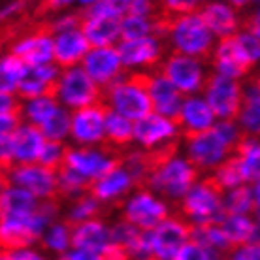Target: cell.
<instances>
[{"label":"cell","instance_id":"cell-3","mask_svg":"<svg viewBox=\"0 0 260 260\" xmlns=\"http://www.w3.org/2000/svg\"><path fill=\"white\" fill-rule=\"evenodd\" d=\"M215 34L209 30L198 12L176 15L170 25L168 42L172 49L194 59H211L215 49Z\"/></svg>","mask_w":260,"mask_h":260},{"label":"cell","instance_id":"cell-4","mask_svg":"<svg viewBox=\"0 0 260 260\" xmlns=\"http://www.w3.org/2000/svg\"><path fill=\"white\" fill-rule=\"evenodd\" d=\"M222 196H224V192L211 181V177H204L177 204V209H179L177 215H181L192 226L221 222L222 217L226 215Z\"/></svg>","mask_w":260,"mask_h":260},{"label":"cell","instance_id":"cell-33","mask_svg":"<svg viewBox=\"0 0 260 260\" xmlns=\"http://www.w3.org/2000/svg\"><path fill=\"white\" fill-rule=\"evenodd\" d=\"M243 134L260 138V91L253 83L245 89V100L238 117Z\"/></svg>","mask_w":260,"mask_h":260},{"label":"cell","instance_id":"cell-16","mask_svg":"<svg viewBox=\"0 0 260 260\" xmlns=\"http://www.w3.org/2000/svg\"><path fill=\"white\" fill-rule=\"evenodd\" d=\"M162 40L156 36H145L138 40H121L119 53L124 68H140V70H155L162 62Z\"/></svg>","mask_w":260,"mask_h":260},{"label":"cell","instance_id":"cell-53","mask_svg":"<svg viewBox=\"0 0 260 260\" xmlns=\"http://www.w3.org/2000/svg\"><path fill=\"white\" fill-rule=\"evenodd\" d=\"M226 2L230 4V6H234L236 10H238V8H245L249 2H253V0H226Z\"/></svg>","mask_w":260,"mask_h":260},{"label":"cell","instance_id":"cell-51","mask_svg":"<svg viewBox=\"0 0 260 260\" xmlns=\"http://www.w3.org/2000/svg\"><path fill=\"white\" fill-rule=\"evenodd\" d=\"M57 260H104V256L98 253H92V251L72 247L70 251H66L64 254H60Z\"/></svg>","mask_w":260,"mask_h":260},{"label":"cell","instance_id":"cell-18","mask_svg":"<svg viewBox=\"0 0 260 260\" xmlns=\"http://www.w3.org/2000/svg\"><path fill=\"white\" fill-rule=\"evenodd\" d=\"M236 34L219 40V44L215 46L213 55H211V66H213V72H217V74H222V76H228V78L241 81V79L247 78L251 74L254 66L243 55Z\"/></svg>","mask_w":260,"mask_h":260},{"label":"cell","instance_id":"cell-38","mask_svg":"<svg viewBox=\"0 0 260 260\" xmlns=\"http://www.w3.org/2000/svg\"><path fill=\"white\" fill-rule=\"evenodd\" d=\"M209 177H211V181H213L222 192H226V190L236 189V187H240V185H245V183H247L245 181V177H243L241 166H240V162H238V158H236L234 153L228 156L219 168L213 170V172L209 174Z\"/></svg>","mask_w":260,"mask_h":260},{"label":"cell","instance_id":"cell-48","mask_svg":"<svg viewBox=\"0 0 260 260\" xmlns=\"http://www.w3.org/2000/svg\"><path fill=\"white\" fill-rule=\"evenodd\" d=\"M76 0H42L40 2L36 13L38 15H47V13H57L66 10L68 6H72Z\"/></svg>","mask_w":260,"mask_h":260},{"label":"cell","instance_id":"cell-17","mask_svg":"<svg viewBox=\"0 0 260 260\" xmlns=\"http://www.w3.org/2000/svg\"><path fill=\"white\" fill-rule=\"evenodd\" d=\"M181 136L176 121L160 113H149L134 123V140L142 149H155Z\"/></svg>","mask_w":260,"mask_h":260},{"label":"cell","instance_id":"cell-39","mask_svg":"<svg viewBox=\"0 0 260 260\" xmlns=\"http://www.w3.org/2000/svg\"><path fill=\"white\" fill-rule=\"evenodd\" d=\"M224 213L226 215H253L254 211V196L253 189L245 185H240L236 189H230L222 196Z\"/></svg>","mask_w":260,"mask_h":260},{"label":"cell","instance_id":"cell-11","mask_svg":"<svg viewBox=\"0 0 260 260\" xmlns=\"http://www.w3.org/2000/svg\"><path fill=\"white\" fill-rule=\"evenodd\" d=\"M2 181L23 187L32 192L38 200H55L59 198V181L57 172L36 164H19L8 172H2Z\"/></svg>","mask_w":260,"mask_h":260},{"label":"cell","instance_id":"cell-2","mask_svg":"<svg viewBox=\"0 0 260 260\" xmlns=\"http://www.w3.org/2000/svg\"><path fill=\"white\" fill-rule=\"evenodd\" d=\"M198 181H200V170L187 156L176 155L151 174L145 189L153 190L166 202L179 204Z\"/></svg>","mask_w":260,"mask_h":260},{"label":"cell","instance_id":"cell-15","mask_svg":"<svg viewBox=\"0 0 260 260\" xmlns=\"http://www.w3.org/2000/svg\"><path fill=\"white\" fill-rule=\"evenodd\" d=\"M81 66L102 89H108L111 83H115L124 76L123 59L115 46L92 47Z\"/></svg>","mask_w":260,"mask_h":260},{"label":"cell","instance_id":"cell-42","mask_svg":"<svg viewBox=\"0 0 260 260\" xmlns=\"http://www.w3.org/2000/svg\"><path fill=\"white\" fill-rule=\"evenodd\" d=\"M145 36H155L153 17L128 13L121 19V40H138Z\"/></svg>","mask_w":260,"mask_h":260},{"label":"cell","instance_id":"cell-45","mask_svg":"<svg viewBox=\"0 0 260 260\" xmlns=\"http://www.w3.org/2000/svg\"><path fill=\"white\" fill-rule=\"evenodd\" d=\"M238 38V44H240L243 55L247 57V60L253 66H256L260 62V40L254 36V34L247 32V30H240L236 34Z\"/></svg>","mask_w":260,"mask_h":260},{"label":"cell","instance_id":"cell-54","mask_svg":"<svg viewBox=\"0 0 260 260\" xmlns=\"http://www.w3.org/2000/svg\"><path fill=\"white\" fill-rule=\"evenodd\" d=\"M81 6L89 8V6H94V4H98V2H102V0H78Z\"/></svg>","mask_w":260,"mask_h":260},{"label":"cell","instance_id":"cell-43","mask_svg":"<svg viewBox=\"0 0 260 260\" xmlns=\"http://www.w3.org/2000/svg\"><path fill=\"white\" fill-rule=\"evenodd\" d=\"M66 153H68V145L64 142H51V140H47L44 153L40 156V164L53 170V172H59L64 166Z\"/></svg>","mask_w":260,"mask_h":260},{"label":"cell","instance_id":"cell-30","mask_svg":"<svg viewBox=\"0 0 260 260\" xmlns=\"http://www.w3.org/2000/svg\"><path fill=\"white\" fill-rule=\"evenodd\" d=\"M106 143L119 151L130 149L134 140V121L126 119L117 111L110 110L106 119Z\"/></svg>","mask_w":260,"mask_h":260},{"label":"cell","instance_id":"cell-55","mask_svg":"<svg viewBox=\"0 0 260 260\" xmlns=\"http://www.w3.org/2000/svg\"><path fill=\"white\" fill-rule=\"evenodd\" d=\"M251 83H253L254 87H256V89H258V91H260V74H258V76H256V78L253 79V81H251Z\"/></svg>","mask_w":260,"mask_h":260},{"label":"cell","instance_id":"cell-40","mask_svg":"<svg viewBox=\"0 0 260 260\" xmlns=\"http://www.w3.org/2000/svg\"><path fill=\"white\" fill-rule=\"evenodd\" d=\"M59 98L55 96H40L26 100L25 102V119L26 123H32L36 126H42L47 119L55 115V111L60 108Z\"/></svg>","mask_w":260,"mask_h":260},{"label":"cell","instance_id":"cell-26","mask_svg":"<svg viewBox=\"0 0 260 260\" xmlns=\"http://www.w3.org/2000/svg\"><path fill=\"white\" fill-rule=\"evenodd\" d=\"M198 13L202 15V19L206 21L209 30L215 34V38L222 40L240 32L241 19L238 15V10L226 2H219V0L206 2L200 6Z\"/></svg>","mask_w":260,"mask_h":260},{"label":"cell","instance_id":"cell-5","mask_svg":"<svg viewBox=\"0 0 260 260\" xmlns=\"http://www.w3.org/2000/svg\"><path fill=\"white\" fill-rule=\"evenodd\" d=\"M121 219L140 230H153L166 221L172 211L170 204L149 189H136L119 206Z\"/></svg>","mask_w":260,"mask_h":260},{"label":"cell","instance_id":"cell-28","mask_svg":"<svg viewBox=\"0 0 260 260\" xmlns=\"http://www.w3.org/2000/svg\"><path fill=\"white\" fill-rule=\"evenodd\" d=\"M221 226L232 249L243 247L260 240V226L253 215H224Z\"/></svg>","mask_w":260,"mask_h":260},{"label":"cell","instance_id":"cell-22","mask_svg":"<svg viewBox=\"0 0 260 260\" xmlns=\"http://www.w3.org/2000/svg\"><path fill=\"white\" fill-rule=\"evenodd\" d=\"M215 123H217V117H215L213 110H211V106L208 104L206 98L196 96V94L194 96H185L181 113L176 121L183 140L213 128Z\"/></svg>","mask_w":260,"mask_h":260},{"label":"cell","instance_id":"cell-57","mask_svg":"<svg viewBox=\"0 0 260 260\" xmlns=\"http://www.w3.org/2000/svg\"><path fill=\"white\" fill-rule=\"evenodd\" d=\"M253 2H256V4H258V6H260V0H253Z\"/></svg>","mask_w":260,"mask_h":260},{"label":"cell","instance_id":"cell-20","mask_svg":"<svg viewBox=\"0 0 260 260\" xmlns=\"http://www.w3.org/2000/svg\"><path fill=\"white\" fill-rule=\"evenodd\" d=\"M60 70L57 64H42V66H28L25 78L21 81V87L17 91V96L26 102L40 96H55L59 89Z\"/></svg>","mask_w":260,"mask_h":260},{"label":"cell","instance_id":"cell-50","mask_svg":"<svg viewBox=\"0 0 260 260\" xmlns=\"http://www.w3.org/2000/svg\"><path fill=\"white\" fill-rule=\"evenodd\" d=\"M241 30H247L260 40V6L254 8L253 13L241 17Z\"/></svg>","mask_w":260,"mask_h":260},{"label":"cell","instance_id":"cell-52","mask_svg":"<svg viewBox=\"0 0 260 260\" xmlns=\"http://www.w3.org/2000/svg\"><path fill=\"white\" fill-rule=\"evenodd\" d=\"M251 189H253V196H254L253 217H254V221L258 222V226H260V179H258V181H254L253 185H251Z\"/></svg>","mask_w":260,"mask_h":260},{"label":"cell","instance_id":"cell-19","mask_svg":"<svg viewBox=\"0 0 260 260\" xmlns=\"http://www.w3.org/2000/svg\"><path fill=\"white\" fill-rule=\"evenodd\" d=\"M92 49L89 38L79 28H72L66 32H59L53 36V51H55V64L60 70L74 68L83 64L85 57Z\"/></svg>","mask_w":260,"mask_h":260},{"label":"cell","instance_id":"cell-47","mask_svg":"<svg viewBox=\"0 0 260 260\" xmlns=\"http://www.w3.org/2000/svg\"><path fill=\"white\" fill-rule=\"evenodd\" d=\"M228 260H260V243L254 241V243L234 249Z\"/></svg>","mask_w":260,"mask_h":260},{"label":"cell","instance_id":"cell-36","mask_svg":"<svg viewBox=\"0 0 260 260\" xmlns=\"http://www.w3.org/2000/svg\"><path fill=\"white\" fill-rule=\"evenodd\" d=\"M192 240L200 241L202 245L211 249L217 256L224 253H232L234 249L230 245L224 230H222L221 222H213V224H204V226H192Z\"/></svg>","mask_w":260,"mask_h":260},{"label":"cell","instance_id":"cell-58","mask_svg":"<svg viewBox=\"0 0 260 260\" xmlns=\"http://www.w3.org/2000/svg\"><path fill=\"white\" fill-rule=\"evenodd\" d=\"M217 260H224V258H217Z\"/></svg>","mask_w":260,"mask_h":260},{"label":"cell","instance_id":"cell-46","mask_svg":"<svg viewBox=\"0 0 260 260\" xmlns=\"http://www.w3.org/2000/svg\"><path fill=\"white\" fill-rule=\"evenodd\" d=\"M0 260H51L46 251L36 247H21V249H4Z\"/></svg>","mask_w":260,"mask_h":260},{"label":"cell","instance_id":"cell-24","mask_svg":"<svg viewBox=\"0 0 260 260\" xmlns=\"http://www.w3.org/2000/svg\"><path fill=\"white\" fill-rule=\"evenodd\" d=\"M136 181L128 170L124 168L123 162L117 168L108 172L106 176L91 183V192L96 200H100L104 206H111L115 202H121L123 198H128L130 190H136Z\"/></svg>","mask_w":260,"mask_h":260},{"label":"cell","instance_id":"cell-31","mask_svg":"<svg viewBox=\"0 0 260 260\" xmlns=\"http://www.w3.org/2000/svg\"><path fill=\"white\" fill-rule=\"evenodd\" d=\"M234 155L241 166L243 177L247 183H254L260 179V138L245 136L241 138Z\"/></svg>","mask_w":260,"mask_h":260},{"label":"cell","instance_id":"cell-9","mask_svg":"<svg viewBox=\"0 0 260 260\" xmlns=\"http://www.w3.org/2000/svg\"><path fill=\"white\" fill-rule=\"evenodd\" d=\"M234 153V147L219 134V130L209 128L206 132L185 138V156L200 172H213Z\"/></svg>","mask_w":260,"mask_h":260},{"label":"cell","instance_id":"cell-44","mask_svg":"<svg viewBox=\"0 0 260 260\" xmlns=\"http://www.w3.org/2000/svg\"><path fill=\"white\" fill-rule=\"evenodd\" d=\"M217 258H221V256H217L211 249H208L206 245H202L200 241L190 240L183 245L181 251H179L172 260H217Z\"/></svg>","mask_w":260,"mask_h":260},{"label":"cell","instance_id":"cell-41","mask_svg":"<svg viewBox=\"0 0 260 260\" xmlns=\"http://www.w3.org/2000/svg\"><path fill=\"white\" fill-rule=\"evenodd\" d=\"M40 130L51 142H64L72 132V111L64 106H60L59 110L55 111V115L40 126Z\"/></svg>","mask_w":260,"mask_h":260},{"label":"cell","instance_id":"cell-10","mask_svg":"<svg viewBox=\"0 0 260 260\" xmlns=\"http://www.w3.org/2000/svg\"><path fill=\"white\" fill-rule=\"evenodd\" d=\"M156 70L168 78L185 96H194L196 92L204 91L209 76L204 70V60L177 51L170 53Z\"/></svg>","mask_w":260,"mask_h":260},{"label":"cell","instance_id":"cell-13","mask_svg":"<svg viewBox=\"0 0 260 260\" xmlns=\"http://www.w3.org/2000/svg\"><path fill=\"white\" fill-rule=\"evenodd\" d=\"M190 240H192V224H189L181 215H170L166 221L149 230L151 256L172 260Z\"/></svg>","mask_w":260,"mask_h":260},{"label":"cell","instance_id":"cell-21","mask_svg":"<svg viewBox=\"0 0 260 260\" xmlns=\"http://www.w3.org/2000/svg\"><path fill=\"white\" fill-rule=\"evenodd\" d=\"M8 136H10V143H12L13 166L40 162V156L44 153L47 142V138L44 136L40 126L32 123H23L13 134H8Z\"/></svg>","mask_w":260,"mask_h":260},{"label":"cell","instance_id":"cell-59","mask_svg":"<svg viewBox=\"0 0 260 260\" xmlns=\"http://www.w3.org/2000/svg\"><path fill=\"white\" fill-rule=\"evenodd\" d=\"M258 243H260V240H258Z\"/></svg>","mask_w":260,"mask_h":260},{"label":"cell","instance_id":"cell-23","mask_svg":"<svg viewBox=\"0 0 260 260\" xmlns=\"http://www.w3.org/2000/svg\"><path fill=\"white\" fill-rule=\"evenodd\" d=\"M81 13V30L92 47H108L121 42V19L108 13H96L85 8Z\"/></svg>","mask_w":260,"mask_h":260},{"label":"cell","instance_id":"cell-32","mask_svg":"<svg viewBox=\"0 0 260 260\" xmlns=\"http://www.w3.org/2000/svg\"><path fill=\"white\" fill-rule=\"evenodd\" d=\"M26 70H28V64L17 55H13V53L4 55L2 62H0V92L2 94H17Z\"/></svg>","mask_w":260,"mask_h":260},{"label":"cell","instance_id":"cell-37","mask_svg":"<svg viewBox=\"0 0 260 260\" xmlns=\"http://www.w3.org/2000/svg\"><path fill=\"white\" fill-rule=\"evenodd\" d=\"M57 181H59V200L72 202L91 190V181L68 166H62L57 172Z\"/></svg>","mask_w":260,"mask_h":260},{"label":"cell","instance_id":"cell-35","mask_svg":"<svg viewBox=\"0 0 260 260\" xmlns=\"http://www.w3.org/2000/svg\"><path fill=\"white\" fill-rule=\"evenodd\" d=\"M102 208H104V204L96 200L91 192H87V194L79 196V198L70 202V206H68L64 213V221L70 222L72 226H76V224H81L85 221L98 219L100 213L104 211Z\"/></svg>","mask_w":260,"mask_h":260},{"label":"cell","instance_id":"cell-27","mask_svg":"<svg viewBox=\"0 0 260 260\" xmlns=\"http://www.w3.org/2000/svg\"><path fill=\"white\" fill-rule=\"evenodd\" d=\"M111 243V224L100 217L72 226V247L104 254Z\"/></svg>","mask_w":260,"mask_h":260},{"label":"cell","instance_id":"cell-8","mask_svg":"<svg viewBox=\"0 0 260 260\" xmlns=\"http://www.w3.org/2000/svg\"><path fill=\"white\" fill-rule=\"evenodd\" d=\"M57 98L64 108L76 111L104 100V89L83 70V66H74L60 74Z\"/></svg>","mask_w":260,"mask_h":260},{"label":"cell","instance_id":"cell-14","mask_svg":"<svg viewBox=\"0 0 260 260\" xmlns=\"http://www.w3.org/2000/svg\"><path fill=\"white\" fill-rule=\"evenodd\" d=\"M10 53L17 55L28 66H42L55 62L53 34L47 23H40L30 32L21 34L10 47Z\"/></svg>","mask_w":260,"mask_h":260},{"label":"cell","instance_id":"cell-12","mask_svg":"<svg viewBox=\"0 0 260 260\" xmlns=\"http://www.w3.org/2000/svg\"><path fill=\"white\" fill-rule=\"evenodd\" d=\"M110 106L106 100L96 104L72 111V132L70 138L76 145L91 147L106 143V119L110 113Z\"/></svg>","mask_w":260,"mask_h":260},{"label":"cell","instance_id":"cell-1","mask_svg":"<svg viewBox=\"0 0 260 260\" xmlns=\"http://www.w3.org/2000/svg\"><path fill=\"white\" fill-rule=\"evenodd\" d=\"M151 70H136L124 74L123 78L104 89V100L113 111L136 123L138 119L153 113V102L149 94Z\"/></svg>","mask_w":260,"mask_h":260},{"label":"cell","instance_id":"cell-34","mask_svg":"<svg viewBox=\"0 0 260 260\" xmlns=\"http://www.w3.org/2000/svg\"><path fill=\"white\" fill-rule=\"evenodd\" d=\"M42 249L47 254H55L59 258L60 254H64L66 251L72 249V224L62 221H55L51 226L47 228L44 236H42Z\"/></svg>","mask_w":260,"mask_h":260},{"label":"cell","instance_id":"cell-7","mask_svg":"<svg viewBox=\"0 0 260 260\" xmlns=\"http://www.w3.org/2000/svg\"><path fill=\"white\" fill-rule=\"evenodd\" d=\"M204 98L211 106L217 121H238L245 100V89L240 79L213 72L208 76L204 87Z\"/></svg>","mask_w":260,"mask_h":260},{"label":"cell","instance_id":"cell-6","mask_svg":"<svg viewBox=\"0 0 260 260\" xmlns=\"http://www.w3.org/2000/svg\"><path fill=\"white\" fill-rule=\"evenodd\" d=\"M123 153L124 151L113 149L108 143L91 145V147L76 145V147H68L64 166L76 170L78 174L92 183L113 168H117L123 160Z\"/></svg>","mask_w":260,"mask_h":260},{"label":"cell","instance_id":"cell-25","mask_svg":"<svg viewBox=\"0 0 260 260\" xmlns=\"http://www.w3.org/2000/svg\"><path fill=\"white\" fill-rule=\"evenodd\" d=\"M149 94L153 102V110L164 117L177 121L181 113L185 94L168 78H164L160 72H153V78L149 83Z\"/></svg>","mask_w":260,"mask_h":260},{"label":"cell","instance_id":"cell-56","mask_svg":"<svg viewBox=\"0 0 260 260\" xmlns=\"http://www.w3.org/2000/svg\"><path fill=\"white\" fill-rule=\"evenodd\" d=\"M138 260H160V258H156V256H143V258H138Z\"/></svg>","mask_w":260,"mask_h":260},{"label":"cell","instance_id":"cell-29","mask_svg":"<svg viewBox=\"0 0 260 260\" xmlns=\"http://www.w3.org/2000/svg\"><path fill=\"white\" fill-rule=\"evenodd\" d=\"M40 206V200L32 192L23 187L2 181V194H0V213L2 215H21L32 213Z\"/></svg>","mask_w":260,"mask_h":260},{"label":"cell","instance_id":"cell-49","mask_svg":"<svg viewBox=\"0 0 260 260\" xmlns=\"http://www.w3.org/2000/svg\"><path fill=\"white\" fill-rule=\"evenodd\" d=\"M26 12V0H12L8 6H4L2 10V21L6 23L10 19V23H13L15 17H23Z\"/></svg>","mask_w":260,"mask_h":260}]
</instances>
